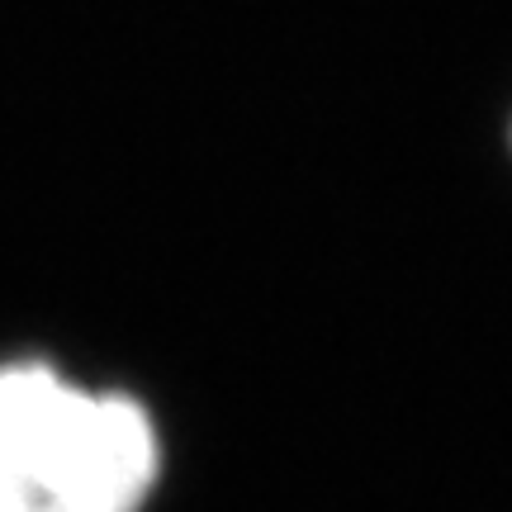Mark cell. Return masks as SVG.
Masks as SVG:
<instances>
[{
  "label": "cell",
  "instance_id": "1",
  "mask_svg": "<svg viewBox=\"0 0 512 512\" xmlns=\"http://www.w3.org/2000/svg\"><path fill=\"white\" fill-rule=\"evenodd\" d=\"M157 479L162 432L138 394L0 361V512H143Z\"/></svg>",
  "mask_w": 512,
  "mask_h": 512
},
{
  "label": "cell",
  "instance_id": "2",
  "mask_svg": "<svg viewBox=\"0 0 512 512\" xmlns=\"http://www.w3.org/2000/svg\"><path fill=\"white\" fill-rule=\"evenodd\" d=\"M508 143H512V128H508Z\"/></svg>",
  "mask_w": 512,
  "mask_h": 512
}]
</instances>
